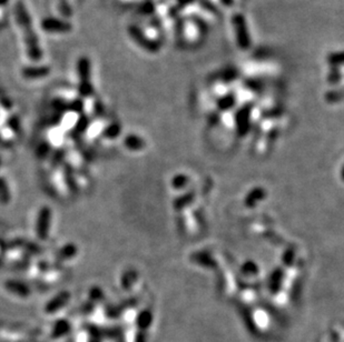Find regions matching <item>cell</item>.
Segmentation results:
<instances>
[{"instance_id":"14","label":"cell","mask_w":344,"mask_h":342,"mask_svg":"<svg viewBox=\"0 0 344 342\" xmlns=\"http://www.w3.org/2000/svg\"><path fill=\"white\" fill-rule=\"evenodd\" d=\"M327 80L332 82V84H336V82L340 81L341 80L340 69H338L337 67H332L330 70L329 77H327Z\"/></svg>"},{"instance_id":"22","label":"cell","mask_w":344,"mask_h":342,"mask_svg":"<svg viewBox=\"0 0 344 342\" xmlns=\"http://www.w3.org/2000/svg\"><path fill=\"white\" fill-rule=\"evenodd\" d=\"M8 2H9V0H0V7L5 6V5H6Z\"/></svg>"},{"instance_id":"17","label":"cell","mask_w":344,"mask_h":342,"mask_svg":"<svg viewBox=\"0 0 344 342\" xmlns=\"http://www.w3.org/2000/svg\"><path fill=\"white\" fill-rule=\"evenodd\" d=\"M90 297L92 298V299H101V298L103 297V291L102 289H100V287H92V289L90 290Z\"/></svg>"},{"instance_id":"1","label":"cell","mask_w":344,"mask_h":342,"mask_svg":"<svg viewBox=\"0 0 344 342\" xmlns=\"http://www.w3.org/2000/svg\"><path fill=\"white\" fill-rule=\"evenodd\" d=\"M15 17L17 19V23L24 34L26 50L29 59L32 62H39L42 56L40 45L34 27H32L30 15L23 3H18L15 6Z\"/></svg>"},{"instance_id":"15","label":"cell","mask_w":344,"mask_h":342,"mask_svg":"<svg viewBox=\"0 0 344 342\" xmlns=\"http://www.w3.org/2000/svg\"><path fill=\"white\" fill-rule=\"evenodd\" d=\"M139 12L144 15H151L154 12V5H153L152 0H146L145 3H143L139 8Z\"/></svg>"},{"instance_id":"21","label":"cell","mask_w":344,"mask_h":342,"mask_svg":"<svg viewBox=\"0 0 344 342\" xmlns=\"http://www.w3.org/2000/svg\"><path fill=\"white\" fill-rule=\"evenodd\" d=\"M221 2L224 6H226V7H231L234 4V0H221Z\"/></svg>"},{"instance_id":"11","label":"cell","mask_w":344,"mask_h":342,"mask_svg":"<svg viewBox=\"0 0 344 342\" xmlns=\"http://www.w3.org/2000/svg\"><path fill=\"white\" fill-rule=\"evenodd\" d=\"M327 63H329L332 67H340V66L344 65V50L343 51H336L332 52L327 56Z\"/></svg>"},{"instance_id":"19","label":"cell","mask_w":344,"mask_h":342,"mask_svg":"<svg viewBox=\"0 0 344 342\" xmlns=\"http://www.w3.org/2000/svg\"><path fill=\"white\" fill-rule=\"evenodd\" d=\"M194 2H195V0H177V6L175 8L177 10H179V9L184 8V7H187L188 5H190Z\"/></svg>"},{"instance_id":"6","label":"cell","mask_w":344,"mask_h":342,"mask_svg":"<svg viewBox=\"0 0 344 342\" xmlns=\"http://www.w3.org/2000/svg\"><path fill=\"white\" fill-rule=\"evenodd\" d=\"M41 28L49 34H67L72 30V25L67 21L57 18H45L41 21Z\"/></svg>"},{"instance_id":"20","label":"cell","mask_w":344,"mask_h":342,"mask_svg":"<svg viewBox=\"0 0 344 342\" xmlns=\"http://www.w3.org/2000/svg\"><path fill=\"white\" fill-rule=\"evenodd\" d=\"M70 107L74 110V111H80L81 109H83V102L80 100H75L72 104H70Z\"/></svg>"},{"instance_id":"10","label":"cell","mask_w":344,"mask_h":342,"mask_svg":"<svg viewBox=\"0 0 344 342\" xmlns=\"http://www.w3.org/2000/svg\"><path fill=\"white\" fill-rule=\"evenodd\" d=\"M69 297H70V295L66 291H63V292H61V294H58L56 297L54 298V299L49 301L48 306H47V310H49V311L57 310L58 308L63 307V305L66 303V301L69 299Z\"/></svg>"},{"instance_id":"3","label":"cell","mask_w":344,"mask_h":342,"mask_svg":"<svg viewBox=\"0 0 344 342\" xmlns=\"http://www.w3.org/2000/svg\"><path fill=\"white\" fill-rule=\"evenodd\" d=\"M234 31H235L237 45L242 50H248L251 47V36L249 32V27L242 14H235L232 18Z\"/></svg>"},{"instance_id":"7","label":"cell","mask_w":344,"mask_h":342,"mask_svg":"<svg viewBox=\"0 0 344 342\" xmlns=\"http://www.w3.org/2000/svg\"><path fill=\"white\" fill-rule=\"evenodd\" d=\"M51 73V69L46 66H30V67H25L21 71V74L26 79H40L45 78Z\"/></svg>"},{"instance_id":"16","label":"cell","mask_w":344,"mask_h":342,"mask_svg":"<svg viewBox=\"0 0 344 342\" xmlns=\"http://www.w3.org/2000/svg\"><path fill=\"white\" fill-rule=\"evenodd\" d=\"M201 6L212 14H214V15L218 14L217 7L215 6V5H213V3H211L210 0H201Z\"/></svg>"},{"instance_id":"18","label":"cell","mask_w":344,"mask_h":342,"mask_svg":"<svg viewBox=\"0 0 344 342\" xmlns=\"http://www.w3.org/2000/svg\"><path fill=\"white\" fill-rule=\"evenodd\" d=\"M87 127H88V118H81L78 120L77 125H76V130L84 131Z\"/></svg>"},{"instance_id":"13","label":"cell","mask_w":344,"mask_h":342,"mask_svg":"<svg viewBox=\"0 0 344 342\" xmlns=\"http://www.w3.org/2000/svg\"><path fill=\"white\" fill-rule=\"evenodd\" d=\"M119 132H121V127H119L117 124H111L109 126L106 127V129L104 130V136L108 139H114V138H116Z\"/></svg>"},{"instance_id":"12","label":"cell","mask_w":344,"mask_h":342,"mask_svg":"<svg viewBox=\"0 0 344 342\" xmlns=\"http://www.w3.org/2000/svg\"><path fill=\"white\" fill-rule=\"evenodd\" d=\"M10 201V192L6 181L4 178H0V202L3 205H7Z\"/></svg>"},{"instance_id":"4","label":"cell","mask_w":344,"mask_h":342,"mask_svg":"<svg viewBox=\"0 0 344 342\" xmlns=\"http://www.w3.org/2000/svg\"><path fill=\"white\" fill-rule=\"evenodd\" d=\"M52 217L53 212L51 210V208L47 206H43L40 208L36 221V235L40 240H46L48 238Z\"/></svg>"},{"instance_id":"2","label":"cell","mask_w":344,"mask_h":342,"mask_svg":"<svg viewBox=\"0 0 344 342\" xmlns=\"http://www.w3.org/2000/svg\"><path fill=\"white\" fill-rule=\"evenodd\" d=\"M77 71L79 76V86L78 91L81 97H90L94 92V87L91 85L90 80V62L88 58L81 57L77 63Z\"/></svg>"},{"instance_id":"8","label":"cell","mask_w":344,"mask_h":342,"mask_svg":"<svg viewBox=\"0 0 344 342\" xmlns=\"http://www.w3.org/2000/svg\"><path fill=\"white\" fill-rule=\"evenodd\" d=\"M5 288L14 295H17L20 297H27L30 294L29 287L26 283L21 282L17 280H8L5 282Z\"/></svg>"},{"instance_id":"9","label":"cell","mask_w":344,"mask_h":342,"mask_svg":"<svg viewBox=\"0 0 344 342\" xmlns=\"http://www.w3.org/2000/svg\"><path fill=\"white\" fill-rule=\"evenodd\" d=\"M77 247L74 244H67L65 245L61 250L57 252L56 258L58 261H65V260H68V259H72L74 258L76 255H77Z\"/></svg>"},{"instance_id":"5","label":"cell","mask_w":344,"mask_h":342,"mask_svg":"<svg viewBox=\"0 0 344 342\" xmlns=\"http://www.w3.org/2000/svg\"><path fill=\"white\" fill-rule=\"evenodd\" d=\"M129 36L133 38V40L140 46L146 51L149 52H157L160 50V43L155 40H151L145 36V34L139 28L135 26H132L128 28Z\"/></svg>"}]
</instances>
